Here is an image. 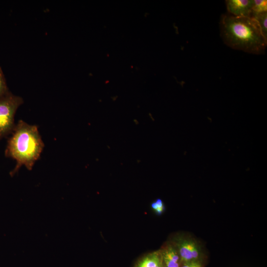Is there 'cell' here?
I'll use <instances>...</instances> for the list:
<instances>
[{
  "instance_id": "obj_1",
  "label": "cell",
  "mask_w": 267,
  "mask_h": 267,
  "mask_svg": "<svg viewBox=\"0 0 267 267\" xmlns=\"http://www.w3.org/2000/svg\"><path fill=\"white\" fill-rule=\"evenodd\" d=\"M220 29L222 41L230 47L256 54L265 52L267 40L254 18L222 14Z\"/></svg>"
},
{
  "instance_id": "obj_2",
  "label": "cell",
  "mask_w": 267,
  "mask_h": 267,
  "mask_svg": "<svg viewBox=\"0 0 267 267\" xmlns=\"http://www.w3.org/2000/svg\"><path fill=\"white\" fill-rule=\"evenodd\" d=\"M12 133L5 155L17 162L12 173H15L23 165L28 170H31L44 147L37 127L20 120L15 125Z\"/></svg>"
},
{
  "instance_id": "obj_3",
  "label": "cell",
  "mask_w": 267,
  "mask_h": 267,
  "mask_svg": "<svg viewBox=\"0 0 267 267\" xmlns=\"http://www.w3.org/2000/svg\"><path fill=\"white\" fill-rule=\"evenodd\" d=\"M23 102L22 97L10 91L0 96V139L12 133L16 111Z\"/></svg>"
},
{
  "instance_id": "obj_4",
  "label": "cell",
  "mask_w": 267,
  "mask_h": 267,
  "mask_svg": "<svg viewBox=\"0 0 267 267\" xmlns=\"http://www.w3.org/2000/svg\"><path fill=\"white\" fill-rule=\"evenodd\" d=\"M177 246L180 262L184 263L198 260L200 252L197 245L193 240L180 238L178 240Z\"/></svg>"
},
{
  "instance_id": "obj_5",
  "label": "cell",
  "mask_w": 267,
  "mask_h": 267,
  "mask_svg": "<svg viewBox=\"0 0 267 267\" xmlns=\"http://www.w3.org/2000/svg\"><path fill=\"white\" fill-rule=\"evenodd\" d=\"M228 13L237 17H250L252 15L253 0H226Z\"/></svg>"
},
{
  "instance_id": "obj_6",
  "label": "cell",
  "mask_w": 267,
  "mask_h": 267,
  "mask_svg": "<svg viewBox=\"0 0 267 267\" xmlns=\"http://www.w3.org/2000/svg\"><path fill=\"white\" fill-rule=\"evenodd\" d=\"M134 267H164L161 251L146 255L137 262Z\"/></svg>"
},
{
  "instance_id": "obj_7",
  "label": "cell",
  "mask_w": 267,
  "mask_h": 267,
  "mask_svg": "<svg viewBox=\"0 0 267 267\" xmlns=\"http://www.w3.org/2000/svg\"><path fill=\"white\" fill-rule=\"evenodd\" d=\"M161 253L166 267H179L180 257L176 249L169 245L161 251Z\"/></svg>"
},
{
  "instance_id": "obj_8",
  "label": "cell",
  "mask_w": 267,
  "mask_h": 267,
  "mask_svg": "<svg viewBox=\"0 0 267 267\" xmlns=\"http://www.w3.org/2000/svg\"><path fill=\"white\" fill-rule=\"evenodd\" d=\"M251 17L257 22L263 35L267 40V12L253 15Z\"/></svg>"
},
{
  "instance_id": "obj_9",
  "label": "cell",
  "mask_w": 267,
  "mask_h": 267,
  "mask_svg": "<svg viewBox=\"0 0 267 267\" xmlns=\"http://www.w3.org/2000/svg\"><path fill=\"white\" fill-rule=\"evenodd\" d=\"M267 12V0H253L252 8V15L259 14Z\"/></svg>"
},
{
  "instance_id": "obj_10",
  "label": "cell",
  "mask_w": 267,
  "mask_h": 267,
  "mask_svg": "<svg viewBox=\"0 0 267 267\" xmlns=\"http://www.w3.org/2000/svg\"><path fill=\"white\" fill-rule=\"evenodd\" d=\"M9 91L4 74L0 67V96L5 94Z\"/></svg>"
},
{
  "instance_id": "obj_11",
  "label": "cell",
  "mask_w": 267,
  "mask_h": 267,
  "mask_svg": "<svg viewBox=\"0 0 267 267\" xmlns=\"http://www.w3.org/2000/svg\"><path fill=\"white\" fill-rule=\"evenodd\" d=\"M151 207L155 212L158 214L162 213L165 209L163 202L160 199H158L155 202H153Z\"/></svg>"
},
{
  "instance_id": "obj_12",
  "label": "cell",
  "mask_w": 267,
  "mask_h": 267,
  "mask_svg": "<svg viewBox=\"0 0 267 267\" xmlns=\"http://www.w3.org/2000/svg\"><path fill=\"white\" fill-rule=\"evenodd\" d=\"M181 267H202V266L199 261L192 260L183 263Z\"/></svg>"
},
{
  "instance_id": "obj_13",
  "label": "cell",
  "mask_w": 267,
  "mask_h": 267,
  "mask_svg": "<svg viewBox=\"0 0 267 267\" xmlns=\"http://www.w3.org/2000/svg\"></svg>"
}]
</instances>
